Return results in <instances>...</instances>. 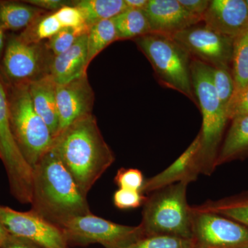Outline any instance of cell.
Masks as SVG:
<instances>
[{
	"label": "cell",
	"instance_id": "cell-1",
	"mask_svg": "<svg viewBox=\"0 0 248 248\" xmlns=\"http://www.w3.org/2000/svg\"><path fill=\"white\" fill-rule=\"evenodd\" d=\"M51 148L86 198L93 186L115 160L93 114L76 121L59 134Z\"/></svg>",
	"mask_w": 248,
	"mask_h": 248
},
{
	"label": "cell",
	"instance_id": "cell-2",
	"mask_svg": "<svg viewBox=\"0 0 248 248\" xmlns=\"http://www.w3.org/2000/svg\"><path fill=\"white\" fill-rule=\"evenodd\" d=\"M31 210L62 228L91 213L87 198L52 148L32 169Z\"/></svg>",
	"mask_w": 248,
	"mask_h": 248
},
{
	"label": "cell",
	"instance_id": "cell-3",
	"mask_svg": "<svg viewBox=\"0 0 248 248\" xmlns=\"http://www.w3.org/2000/svg\"><path fill=\"white\" fill-rule=\"evenodd\" d=\"M191 81L202 114L197 160L202 174L210 176L216 169L217 156L228 117L211 78V66L194 59L190 64Z\"/></svg>",
	"mask_w": 248,
	"mask_h": 248
},
{
	"label": "cell",
	"instance_id": "cell-4",
	"mask_svg": "<svg viewBox=\"0 0 248 248\" xmlns=\"http://www.w3.org/2000/svg\"><path fill=\"white\" fill-rule=\"evenodd\" d=\"M187 183L166 186L150 194L143 204L140 226L144 236L192 239V208L187 203Z\"/></svg>",
	"mask_w": 248,
	"mask_h": 248
},
{
	"label": "cell",
	"instance_id": "cell-5",
	"mask_svg": "<svg viewBox=\"0 0 248 248\" xmlns=\"http://www.w3.org/2000/svg\"><path fill=\"white\" fill-rule=\"evenodd\" d=\"M6 86L11 130L24 159L33 169L52 148L54 138L34 109L29 84L6 83Z\"/></svg>",
	"mask_w": 248,
	"mask_h": 248
},
{
	"label": "cell",
	"instance_id": "cell-6",
	"mask_svg": "<svg viewBox=\"0 0 248 248\" xmlns=\"http://www.w3.org/2000/svg\"><path fill=\"white\" fill-rule=\"evenodd\" d=\"M134 41L151 62L161 85L197 103L191 81V55L180 44L170 36L154 32Z\"/></svg>",
	"mask_w": 248,
	"mask_h": 248
},
{
	"label": "cell",
	"instance_id": "cell-7",
	"mask_svg": "<svg viewBox=\"0 0 248 248\" xmlns=\"http://www.w3.org/2000/svg\"><path fill=\"white\" fill-rule=\"evenodd\" d=\"M61 229L69 246L99 244L106 248H125L144 236L140 225L124 226L92 213L73 218Z\"/></svg>",
	"mask_w": 248,
	"mask_h": 248
},
{
	"label": "cell",
	"instance_id": "cell-8",
	"mask_svg": "<svg viewBox=\"0 0 248 248\" xmlns=\"http://www.w3.org/2000/svg\"><path fill=\"white\" fill-rule=\"evenodd\" d=\"M53 57L43 42L29 43L11 35L6 38L0 74L8 84H29L49 75Z\"/></svg>",
	"mask_w": 248,
	"mask_h": 248
},
{
	"label": "cell",
	"instance_id": "cell-9",
	"mask_svg": "<svg viewBox=\"0 0 248 248\" xmlns=\"http://www.w3.org/2000/svg\"><path fill=\"white\" fill-rule=\"evenodd\" d=\"M0 159L7 173L11 194L19 202L30 200L32 195V169L22 156L11 130L7 86L1 74Z\"/></svg>",
	"mask_w": 248,
	"mask_h": 248
},
{
	"label": "cell",
	"instance_id": "cell-10",
	"mask_svg": "<svg viewBox=\"0 0 248 248\" xmlns=\"http://www.w3.org/2000/svg\"><path fill=\"white\" fill-rule=\"evenodd\" d=\"M194 248H246L248 228L217 213L192 206Z\"/></svg>",
	"mask_w": 248,
	"mask_h": 248
},
{
	"label": "cell",
	"instance_id": "cell-11",
	"mask_svg": "<svg viewBox=\"0 0 248 248\" xmlns=\"http://www.w3.org/2000/svg\"><path fill=\"white\" fill-rule=\"evenodd\" d=\"M190 55L213 67L229 66L234 39L204 25L192 26L171 36Z\"/></svg>",
	"mask_w": 248,
	"mask_h": 248
},
{
	"label": "cell",
	"instance_id": "cell-12",
	"mask_svg": "<svg viewBox=\"0 0 248 248\" xmlns=\"http://www.w3.org/2000/svg\"><path fill=\"white\" fill-rule=\"evenodd\" d=\"M0 222L11 234L30 240L42 248H69L61 228L33 212L0 205Z\"/></svg>",
	"mask_w": 248,
	"mask_h": 248
},
{
	"label": "cell",
	"instance_id": "cell-13",
	"mask_svg": "<svg viewBox=\"0 0 248 248\" xmlns=\"http://www.w3.org/2000/svg\"><path fill=\"white\" fill-rule=\"evenodd\" d=\"M56 99L60 121L59 135L76 121L93 114L94 93L87 73L66 84L58 85Z\"/></svg>",
	"mask_w": 248,
	"mask_h": 248
},
{
	"label": "cell",
	"instance_id": "cell-14",
	"mask_svg": "<svg viewBox=\"0 0 248 248\" xmlns=\"http://www.w3.org/2000/svg\"><path fill=\"white\" fill-rule=\"evenodd\" d=\"M152 32L172 36L203 21L190 14L178 0H148L143 10Z\"/></svg>",
	"mask_w": 248,
	"mask_h": 248
},
{
	"label": "cell",
	"instance_id": "cell-15",
	"mask_svg": "<svg viewBox=\"0 0 248 248\" xmlns=\"http://www.w3.org/2000/svg\"><path fill=\"white\" fill-rule=\"evenodd\" d=\"M203 21L206 27L234 40L248 29L246 0L210 1Z\"/></svg>",
	"mask_w": 248,
	"mask_h": 248
},
{
	"label": "cell",
	"instance_id": "cell-16",
	"mask_svg": "<svg viewBox=\"0 0 248 248\" xmlns=\"http://www.w3.org/2000/svg\"><path fill=\"white\" fill-rule=\"evenodd\" d=\"M200 147V137L197 135L188 148L162 172L146 179L141 190L143 195H150L155 191L177 184H190L197 180L201 173L197 160V153Z\"/></svg>",
	"mask_w": 248,
	"mask_h": 248
},
{
	"label": "cell",
	"instance_id": "cell-17",
	"mask_svg": "<svg viewBox=\"0 0 248 248\" xmlns=\"http://www.w3.org/2000/svg\"><path fill=\"white\" fill-rule=\"evenodd\" d=\"M87 33L66 52L53 57L49 76L57 84H66L87 73Z\"/></svg>",
	"mask_w": 248,
	"mask_h": 248
},
{
	"label": "cell",
	"instance_id": "cell-18",
	"mask_svg": "<svg viewBox=\"0 0 248 248\" xmlns=\"http://www.w3.org/2000/svg\"><path fill=\"white\" fill-rule=\"evenodd\" d=\"M58 84L49 75L29 83V93L34 109L48 125L55 139L58 136L60 121L57 105Z\"/></svg>",
	"mask_w": 248,
	"mask_h": 248
},
{
	"label": "cell",
	"instance_id": "cell-19",
	"mask_svg": "<svg viewBox=\"0 0 248 248\" xmlns=\"http://www.w3.org/2000/svg\"><path fill=\"white\" fill-rule=\"evenodd\" d=\"M232 121L217 156V167L248 156V115L237 116Z\"/></svg>",
	"mask_w": 248,
	"mask_h": 248
},
{
	"label": "cell",
	"instance_id": "cell-20",
	"mask_svg": "<svg viewBox=\"0 0 248 248\" xmlns=\"http://www.w3.org/2000/svg\"><path fill=\"white\" fill-rule=\"evenodd\" d=\"M46 13L23 1H0V27L4 31H24Z\"/></svg>",
	"mask_w": 248,
	"mask_h": 248
},
{
	"label": "cell",
	"instance_id": "cell-21",
	"mask_svg": "<svg viewBox=\"0 0 248 248\" xmlns=\"http://www.w3.org/2000/svg\"><path fill=\"white\" fill-rule=\"evenodd\" d=\"M71 5L79 10L89 29L96 23L113 19L128 9L124 0H77L72 1Z\"/></svg>",
	"mask_w": 248,
	"mask_h": 248
},
{
	"label": "cell",
	"instance_id": "cell-22",
	"mask_svg": "<svg viewBox=\"0 0 248 248\" xmlns=\"http://www.w3.org/2000/svg\"><path fill=\"white\" fill-rule=\"evenodd\" d=\"M196 208L217 213L248 228V192L217 201H208Z\"/></svg>",
	"mask_w": 248,
	"mask_h": 248
},
{
	"label": "cell",
	"instance_id": "cell-23",
	"mask_svg": "<svg viewBox=\"0 0 248 248\" xmlns=\"http://www.w3.org/2000/svg\"><path fill=\"white\" fill-rule=\"evenodd\" d=\"M118 41L134 40L151 33L148 18L143 10L126 9L113 18Z\"/></svg>",
	"mask_w": 248,
	"mask_h": 248
},
{
	"label": "cell",
	"instance_id": "cell-24",
	"mask_svg": "<svg viewBox=\"0 0 248 248\" xmlns=\"http://www.w3.org/2000/svg\"><path fill=\"white\" fill-rule=\"evenodd\" d=\"M118 41L113 19H106L90 27L87 33V65L112 42Z\"/></svg>",
	"mask_w": 248,
	"mask_h": 248
},
{
	"label": "cell",
	"instance_id": "cell-25",
	"mask_svg": "<svg viewBox=\"0 0 248 248\" xmlns=\"http://www.w3.org/2000/svg\"><path fill=\"white\" fill-rule=\"evenodd\" d=\"M231 63L236 93L248 86V29L234 39Z\"/></svg>",
	"mask_w": 248,
	"mask_h": 248
},
{
	"label": "cell",
	"instance_id": "cell-26",
	"mask_svg": "<svg viewBox=\"0 0 248 248\" xmlns=\"http://www.w3.org/2000/svg\"><path fill=\"white\" fill-rule=\"evenodd\" d=\"M62 29L53 13L42 15L22 31L19 37L29 43H40L49 40Z\"/></svg>",
	"mask_w": 248,
	"mask_h": 248
},
{
	"label": "cell",
	"instance_id": "cell-27",
	"mask_svg": "<svg viewBox=\"0 0 248 248\" xmlns=\"http://www.w3.org/2000/svg\"><path fill=\"white\" fill-rule=\"evenodd\" d=\"M211 78L220 102L226 110L235 91L232 71L229 66H211Z\"/></svg>",
	"mask_w": 248,
	"mask_h": 248
},
{
	"label": "cell",
	"instance_id": "cell-28",
	"mask_svg": "<svg viewBox=\"0 0 248 248\" xmlns=\"http://www.w3.org/2000/svg\"><path fill=\"white\" fill-rule=\"evenodd\" d=\"M125 248H194L192 239L170 236H143Z\"/></svg>",
	"mask_w": 248,
	"mask_h": 248
},
{
	"label": "cell",
	"instance_id": "cell-29",
	"mask_svg": "<svg viewBox=\"0 0 248 248\" xmlns=\"http://www.w3.org/2000/svg\"><path fill=\"white\" fill-rule=\"evenodd\" d=\"M86 33L76 29L62 28L56 35L45 43L46 46L52 55L56 56L71 48L81 36Z\"/></svg>",
	"mask_w": 248,
	"mask_h": 248
},
{
	"label": "cell",
	"instance_id": "cell-30",
	"mask_svg": "<svg viewBox=\"0 0 248 248\" xmlns=\"http://www.w3.org/2000/svg\"><path fill=\"white\" fill-rule=\"evenodd\" d=\"M53 14L62 28L76 29L84 32H89V28L86 26L79 10L76 6L71 4L67 5Z\"/></svg>",
	"mask_w": 248,
	"mask_h": 248
},
{
	"label": "cell",
	"instance_id": "cell-31",
	"mask_svg": "<svg viewBox=\"0 0 248 248\" xmlns=\"http://www.w3.org/2000/svg\"><path fill=\"white\" fill-rule=\"evenodd\" d=\"M146 179L141 170L136 169H124L117 171L115 182L119 188L140 191L141 192Z\"/></svg>",
	"mask_w": 248,
	"mask_h": 248
},
{
	"label": "cell",
	"instance_id": "cell-32",
	"mask_svg": "<svg viewBox=\"0 0 248 248\" xmlns=\"http://www.w3.org/2000/svg\"><path fill=\"white\" fill-rule=\"evenodd\" d=\"M147 197L140 191L119 188L113 195V203L120 210L140 208L144 204Z\"/></svg>",
	"mask_w": 248,
	"mask_h": 248
},
{
	"label": "cell",
	"instance_id": "cell-33",
	"mask_svg": "<svg viewBox=\"0 0 248 248\" xmlns=\"http://www.w3.org/2000/svg\"><path fill=\"white\" fill-rule=\"evenodd\" d=\"M228 120L237 116L248 115V86L234 93L226 108Z\"/></svg>",
	"mask_w": 248,
	"mask_h": 248
},
{
	"label": "cell",
	"instance_id": "cell-34",
	"mask_svg": "<svg viewBox=\"0 0 248 248\" xmlns=\"http://www.w3.org/2000/svg\"><path fill=\"white\" fill-rule=\"evenodd\" d=\"M23 1L46 12L48 11L50 13L56 12L63 6L71 5L72 3V1L65 0H26Z\"/></svg>",
	"mask_w": 248,
	"mask_h": 248
},
{
	"label": "cell",
	"instance_id": "cell-35",
	"mask_svg": "<svg viewBox=\"0 0 248 248\" xmlns=\"http://www.w3.org/2000/svg\"><path fill=\"white\" fill-rule=\"evenodd\" d=\"M178 1L190 14L202 19L210 3L209 0H178Z\"/></svg>",
	"mask_w": 248,
	"mask_h": 248
},
{
	"label": "cell",
	"instance_id": "cell-36",
	"mask_svg": "<svg viewBox=\"0 0 248 248\" xmlns=\"http://www.w3.org/2000/svg\"><path fill=\"white\" fill-rule=\"evenodd\" d=\"M1 248H42L30 240L9 234Z\"/></svg>",
	"mask_w": 248,
	"mask_h": 248
},
{
	"label": "cell",
	"instance_id": "cell-37",
	"mask_svg": "<svg viewBox=\"0 0 248 248\" xmlns=\"http://www.w3.org/2000/svg\"><path fill=\"white\" fill-rule=\"evenodd\" d=\"M127 9L144 10L148 3V0H124Z\"/></svg>",
	"mask_w": 248,
	"mask_h": 248
},
{
	"label": "cell",
	"instance_id": "cell-38",
	"mask_svg": "<svg viewBox=\"0 0 248 248\" xmlns=\"http://www.w3.org/2000/svg\"><path fill=\"white\" fill-rule=\"evenodd\" d=\"M6 41V36H5V31L0 27V63H1L3 54H4Z\"/></svg>",
	"mask_w": 248,
	"mask_h": 248
},
{
	"label": "cell",
	"instance_id": "cell-39",
	"mask_svg": "<svg viewBox=\"0 0 248 248\" xmlns=\"http://www.w3.org/2000/svg\"><path fill=\"white\" fill-rule=\"evenodd\" d=\"M9 234V233L5 229L4 227L2 226L1 222H0V248L2 247L5 240L6 239Z\"/></svg>",
	"mask_w": 248,
	"mask_h": 248
},
{
	"label": "cell",
	"instance_id": "cell-40",
	"mask_svg": "<svg viewBox=\"0 0 248 248\" xmlns=\"http://www.w3.org/2000/svg\"><path fill=\"white\" fill-rule=\"evenodd\" d=\"M246 4H247L248 9V0H246Z\"/></svg>",
	"mask_w": 248,
	"mask_h": 248
},
{
	"label": "cell",
	"instance_id": "cell-41",
	"mask_svg": "<svg viewBox=\"0 0 248 248\" xmlns=\"http://www.w3.org/2000/svg\"></svg>",
	"mask_w": 248,
	"mask_h": 248
},
{
	"label": "cell",
	"instance_id": "cell-42",
	"mask_svg": "<svg viewBox=\"0 0 248 248\" xmlns=\"http://www.w3.org/2000/svg\"></svg>",
	"mask_w": 248,
	"mask_h": 248
}]
</instances>
